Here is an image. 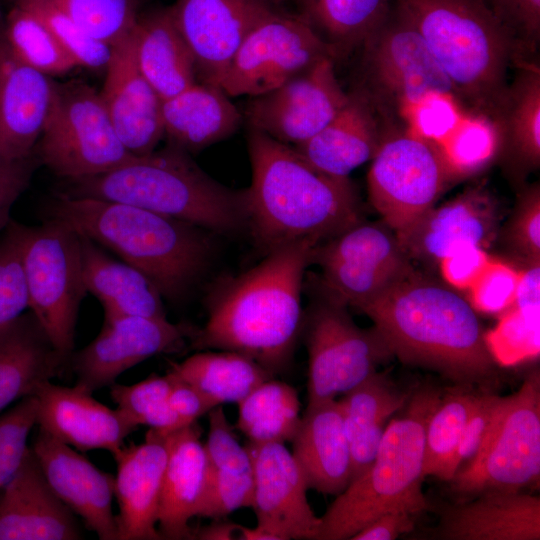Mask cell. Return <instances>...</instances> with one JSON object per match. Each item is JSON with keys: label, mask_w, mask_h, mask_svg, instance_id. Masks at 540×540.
I'll return each instance as SVG.
<instances>
[{"label": "cell", "mask_w": 540, "mask_h": 540, "mask_svg": "<svg viewBox=\"0 0 540 540\" xmlns=\"http://www.w3.org/2000/svg\"><path fill=\"white\" fill-rule=\"evenodd\" d=\"M318 244L306 239L279 247L227 279L210 296L207 321L194 329L191 349L234 351L274 376L285 372L301 335L303 278Z\"/></svg>", "instance_id": "obj_1"}, {"label": "cell", "mask_w": 540, "mask_h": 540, "mask_svg": "<svg viewBox=\"0 0 540 540\" xmlns=\"http://www.w3.org/2000/svg\"><path fill=\"white\" fill-rule=\"evenodd\" d=\"M393 356L433 370L456 385L493 391L496 362L474 308L414 271L359 305Z\"/></svg>", "instance_id": "obj_2"}, {"label": "cell", "mask_w": 540, "mask_h": 540, "mask_svg": "<svg viewBox=\"0 0 540 540\" xmlns=\"http://www.w3.org/2000/svg\"><path fill=\"white\" fill-rule=\"evenodd\" d=\"M248 228L267 252L301 240L326 241L361 222L349 177L321 171L293 146L249 130Z\"/></svg>", "instance_id": "obj_3"}, {"label": "cell", "mask_w": 540, "mask_h": 540, "mask_svg": "<svg viewBox=\"0 0 540 540\" xmlns=\"http://www.w3.org/2000/svg\"><path fill=\"white\" fill-rule=\"evenodd\" d=\"M46 218L111 250L170 300L188 293L211 257L206 229L126 203L59 193L47 205Z\"/></svg>", "instance_id": "obj_4"}, {"label": "cell", "mask_w": 540, "mask_h": 540, "mask_svg": "<svg viewBox=\"0 0 540 540\" xmlns=\"http://www.w3.org/2000/svg\"><path fill=\"white\" fill-rule=\"evenodd\" d=\"M67 182L60 192L67 196L126 203L219 234L248 228L246 189L215 181L187 152L172 146L133 155L110 171Z\"/></svg>", "instance_id": "obj_5"}, {"label": "cell", "mask_w": 540, "mask_h": 540, "mask_svg": "<svg viewBox=\"0 0 540 540\" xmlns=\"http://www.w3.org/2000/svg\"><path fill=\"white\" fill-rule=\"evenodd\" d=\"M412 22L458 100L490 124L516 65L513 39L485 0H391Z\"/></svg>", "instance_id": "obj_6"}, {"label": "cell", "mask_w": 540, "mask_h": 540, "mask_svg": "<svg viewBox=\"0 0 540 540\" xmlns=\"http://www.w3.org/2000/svg\"><path fill=\"white\" fill-rule=\"evenodd\" d=\"M441 392L424 387L413 394L383 434L368 468L336 496L321 516L317 540H348L379 515L403 509L413 515L427 511L423 492L427 420Z\"/></svg>", "instance_id": "obj_7"}, {"label": "cell", "mask_w": 540, "mask_h": 540, "mask_svg": "<svg viewBox=\"0 0 540 540\" xmlns=\"http://www.w3.org/2000/svg\"><path fill=\"white\" fill-rule=\"evenodd\" d=\"M25 278L28 309L57 351L70 360L83 282L81 236L65 223L46 218L37 226L9 221Z\"/></svg>", "instance_id": "obj_8"}, {"label": "cell", "mask_w": 540, "mask_h": 540, "mask_svg": "<svg viewBox=\"0 0 540 540\" xmlns=\"http://www.w3.org/2000/svg\"><path fill=\"white\" fill-rule=\"evenodd\" d=\"M37 153L67 181L105 173L133 156L118 137L100 92L80 80L53 81Z\"/></svg>", "instance_id": "obj_9"}, {"label": "cell", "mask_w": 540, "mask_h": 540, "mask_svg": "<svg viewBox=\"0 0 540 540\" xmlns=\"http://www.w3.org/2000/svg\"><path fill=\"white\" fill-rule=\"evenodd\" d=\"M367 81L364 91L379 109L420 108L440 97L460 104L449 78L436 61L426 42L408 19L391 6L361 45Z\"/></svg>", "instance_id": "obj_10"}, {"label": "cell", "mask_w": 540, "mask_h": 540, "mask_svg": "<svg viewBox=\"0 0 540 540\" xmlns=\"http://www.w3.org/2000/svg\"><path fill=\"white\" fill-rule=\"evenodd\" d=\"M540 475V376L528 374L504 396L495 422L476 455L459 468L451 488L463 498L485 492H521Z\"/></svg>", "instance_id": "obj_11"}, {"label": "cell", "mask_w": 540, "mask_h": 540, "mask_svg": "<svg viewBox=\"0 0 540 540\" xmlns=\"http://www.w3.org/2000/svg\"><path fill=\"white\" fill-rule=\"evenodd\" d=\"M460 178L442 145L413 129L381 142L367 175L369 199L398 234L435 206Z\"/></svg>", "instance_id": "obj_12"}, {"label": "cell", "mask_w": 540, "mask_h": 540, "mask_svg": "<svg viewBox=\"0 0 540 540\" xmlns=\"http://www.w3.org/2000/svg\"><path fill=\"white\" fill-rule=\"evenodd\" d=\"M346 307L323 294L303 313L301 334L308 353L307 406L344 395L393 357L375 328L357 326Z\"/></svg>", "instance_id": "obj_13"}, {"label": "cell", "mask_w": 540, "mask_h": 540, "mask_svg": "<svg viewBox=\"0 0 540 540\" xmlns=\"http://www.w3.org/2000/svg\"><path fill=\"white\" fill-rule=\"evenodd\" d=\"M336 55L299 13L280 8L259 21L235 52L218 86L229 97H257Z\"/></svg>", "instance_id": "obj_14"}, {"label": "cell", "mask_w": 540, "mask_h": 540, "mask_svg": "<svg viewBox=\"0 0 540 540\" xmlns=\"http://www.w3.org/2000/svg\"><path fill=\"white\" fill-rule=\"evenodd\" d=\"M323 294L357 308L413 272L395 232L386 224L359 222L315 246Z\"/></svg>", "instance_id": "obj_15"}, {"label": "cell", "mask_w": 540, "mask_h": 540, "mask_svg": "<svg viewBox=\"0 0 540 540\" xmlns=\"http://www.w3.org/2000/svg\"><path fill=\"white\" fill-rule=\"evenodd\" d=\"M334 60L324 58L280 87L252 97L245 111L249 127L293 147L316 135L349 99Z\"/></svg>", "instance_id": "obj_16"}, {"label": "cell", "mask_w": 540, "mask_h": 540, "mask_svg": "<svg viewBox=\"0 0 540 540\" xmlns=\"http://www.w3.org/2000/svg\"><path fill=\"white\" fill-rule=\"evenodd\" d=\"M193 332L194 328L167 318L104 314L101 331L72 353L69 367L76 385L93 393L110 387L123 372L154 355L179 351Z\"/></svg>", "instance_id": "obj_17"}, {"label": "cell", "mask_w": 540, "mask_h": 540, "mask_svg": "<svg viewBox=\"0 0 540 540\" xmlns=\"http://www.w3.org/2000/svg\"><path fill=\"white\" fill-rule=\"evenodd\" d=\"M253 464L251 508L264 540H317L321 517L312 509L304 474L285 443L246 445Z\"/></svg>", "instance_id": "obj_18"}, {"label": "cell", "mask_w": 540, "mask_h": 540, "mask_svg": "<svg viewBox=\"0 0 540 540\" xmlns=\"http://www.w3.org/2000/svg\"><path fill=\"white\" fill-rule=\"evenodd\" d=\"M277 0H175L172 13L200 82L218 86L240 44Z\"/></svg>", "instance_id": "obj_19"}, {"label": "cell", "mask_w": 540, "mask_h": 540, "mask_svg": "<svg viewBox=\"0 0 540 540\" xmlns=\"http://www.w3.org/2000/svg\"><path fill=\"white\" fill-rule=\"evenodd\" d=\"M31 448L57 497L101 540H118L112 500L115 476L38 428Z\"/></svg>", "instance_id": "obj_20"}, {"label": "cell", "mask_w": 540, "mask_h": 540, "mask_svg": "<svg viewBox=\"0 0 540 540\" xmlns=\"http://www.w3.org/2000/svg\"><path fill=\"white\" fill-rule=\"evenodd\" d=\"M33 396L38 428L82 452L103 449L114 454L138 428L122 410L107 407L76 384L46 381Z\"/></svg>", "instance_id": "obj_21"}, {"label": "cell", "mask_w": 540, "mask_h": 540, "mask_svg": "<svg viewBox=\"0 0 540 540\" xmlns=\"http://www.w3.org/2000/svg\"><path fill=\"white\" fill-rule=\"evenodd\" d=\"M498 222L494 199L482 187H473L433 206L396 237L409 258L439 263L461 245L488 247L496 236Z\"/></svg>", "instance_id": "obj_22"}, {"label": "cell", "mask_w": 540, "mask_h": 540, "mask_svg": "<svg viewBox=\"0 0 540 540\" xmlns=\"http://www.w3.org/2000/svg\"><path fill=\"white\" fill-rule=\"evenodd\" d=\"M100 95L114 129L133 155L155 150L164 137L162 100L141 73L133 31L115 44Z\"/></svg>", "instance_id": "obj_23"}, {"label": "cell", "mask_w": 540, "mask_h": 540, "mask_svg": "<svg viewBox=\"0 0 540 540\" xmlns=\"http://www.w3.org/2000/svg\"><path fill=\"white\" fill-rule=\"evenodd\" d=\"M75 514L49 486L28 447L13 476L0 487V540H77Z\"/></svg>", "instance_id": "obj_24"}, {"label": "cell", "mask_w": 540, "mask_h": 540, "mask_svg": "<svg viewBox=\"0 0 540 540\" xmlns=\"http://www.w3.org/2000/svg\"><path fill=\"white\" fill-rule=\"evenodd\" d=\"M53 80L22 61L10 47L0 13V159L34 154L52 97Z\"/></svg>", "instance_id": "obj_25"}, {"label": "cell", "mask_w": 540, "mask_h": 540, "mask_svg": "<svg viewBox=\"0 0 540 540\" xmlns=\"http://www.w3.org/2000/svg\"><path fill=\"white\" fill-rule=\"evenodd\" d=\"M112 455L117 464L118 540H162L157 525L168 455L165 434L149 429L144 442L123 445Z\"/></svg>", "instance_id": "obj_26"}, {"label": "cell", "mask_w": 540, "mask_h": 540, "mask_svg": "<svg viewBox=\"0 0 540 540\" xmlns=\"http://www.w3.org/2000/svg\"><path fill=\"white\" fill-rule=\"evenodd\" d=\"M445 540H539L540 498L492 491L445 507L435 531Z\"/></svg>", "instance_id": "obj_27"}, {"label": "cell", "mask_w": 540, "mask_h": 540, "mask_svg": "<svg viewBox=\"0 0 540 540\" xmlns=\"http://www.w3.org/2000/svg\"><path fill=\"white\" fill-rule=\"evenodd\" d=\"M197 422L165 434L158 530L163 539H195L190 519L197 516L206 485L207 458Z\"/></svg>", "instance_id": "obj_28"}, {"label": "cell", "mask_w": 540, "mask_h": 540, "mask_svg": "<svg viewBox=\"0 0 540 540\" xmlns=\"http://www.w3.org/2000/svg\"><path fill=\"white\" fill-rule=\"evenodd\" d=\"M292 454L309 489L337 496L352 480V457L338 400L307 406Z\"/></svg>", "instance_id": "obj_29"}, {"label": "cell", "mask_w": 540, "mask_h": 540, "mask_svg": "<svg viewBox=\"0 0 540 540\" xmlns=\"http://www.w3.org/2000/svg\"><path fill=\"white\" fill-rule=\"evenodd\" d=\"M371 98L359 90L316 135L294 148L312 165L337 177L349 174L375 155L382 142Z\"/></svg>", "instance_id": "obj_30"}, {"label": "cell", "mask_w": 540, "mask_h": 540, "mask_svg": "<svg viewBox=\"0 0 540 540\" xmlns=\"http://www.w3.org/2000/svg\"><path fill=\"white\" fill-rule=\"evenodd\" d=\"M208 420L207 477L197 516L215 520L252 506L254 474L250 453L238 442L221 405L208 412Z\"/></svg>", "instance_id": "obj_31"}, {"label": "cell", "mask_w": 540, "mask_h": 540, "mask_svg": "<svg viewBox=\"0 0 540 540\" xmlns=\"http://www.w3.org/2000/svg\"><path fill=\"white\" fill-rule=\"evenodd\" d=\"M69 367L31 311L0 331V411Z\"/></svg>", "instance_id": "obj_32"}, {"label": "cell", "mask_w": 540, "mask_h": 540, "mask_svg": "<svg viewBox=\"0 0 540 540\" xmlns=\"http://www.w3.org/2000/svg\"><path fill=\"white\" fill-rule=\"evenodd\" d=\"M161 111L164 136L170 146L187 153L231 136L243 119L219 86L203 82L163 100Z\"/></svg>", "instance_id": "obj_33"}, {"label": "cell", "mask_w": 540, "mask_h": 540, "mask_svg": "<svg viewBox=\"0 0 540 540\" xmlns=\"http://www.w3.org/2000/svg\"><path fill=\"white\" fill-rule=\"evenodd\" d=\"M133 36L138 67L162 101L197 83L194 57L171 6L138 15Z\"/></svg>", "instance_id": "obj_34"}, {"label": "cell", "mask_w": 540, "mask_h": 540, "mask_svg": "<svg viewBox=\"0 0 540 540\" xmlns=\"http://www.w3.org/2000/svg\"><path fill=\"white\" fill-rule=\"evenodd\" d=\"M81 263L86 291L101 302L104 314L167 318L162 295L145 274L84 236Z\"/></svg>", "instance_id": "obj_35"}, {"label": "cell", "mask_w": 540, "mask_h": 540, "mask_svg": "<svg viewBox=\"0 0 540 540\" xmlns=\"http://www.w3.org/2000/svg\"><path fill=\"white\" fill-rule=\"evenodd\" d=\"M410 395L377 371L338 400L351 451L352 480L371 464L389 421Z\"/></svg>", "instance_id": "obj_36"}, {"label": "cell", "mask_w": 540, "mask_h": 540, "mask_svg": "<svg viewBox=\"0 0 540 540\" xmlns=\"http://www.w3.org/2000/svg\"><path fill=\"white\" fill-rule=\"evenodd\" d=\"M517 74L490 122L497 151L506 149L523 167L540 163V68L538 61L517 64Z\"/></svg>", "instance_id": "obj_37"}, {"label": "cell", "mask_w": 540, "mask_h": 540, "mask_svg": "<svg viewBox=\"0 0 540 540\" xmlns=\"http://www.w3.org/2000/svg\"><path fill=\"white\" fill-rule=\"evenodd\" d=\"M170 371L191 384L213 406L239 403L264 381L275 377L252 358L234 351H198Z\"/></svg>", "instance_id": "obj_38"}, {"label": "cell", "mask_w": 540, "mask_h": 540, "mask_svg": "<svg viewBox=\"0 0 540 540\" xmlns=\"http://www.w3.org/2000/svg\"><path fill=\"white\" fill-rule=\"evenodd\" d=\"M236 428L248 442H291L301 421L297 390L290 384L268 379L238 403Z\"/></svg>", "instance_id": "obj_39"}, {"label": "cell", "mask_w": 540, "mask_h": 540, "mask_svg": "<svg viewBox=\"0 0 540 540\" xmlns=\"http://www.w3.org/2000/svg\"><path fill=\"white\" fill-rule=\"evenodd\" d=\"M300 12L336 57L360 47L381 22L391 0H298Z\"/></svg>", "instance_id": "obj_40"}, {"label": "cell", "mask_w": 540, "mask_h": 540, "mask_svg": "<svg viewBox=\"0 0 540 540\" xmlns=\"http://www.w3.org/2000/svg\"><path fill=\"white\" fill-rule=\"evenodd\" d=\"M478 394L473 387L456 385L441 395L425 429V477L434 476L446 482L453 479L459 469L457 448Z\"/></svg>", "instance_id": "obj_41"}, {"label": "cell", "mask_w": 540, "mask_h": 540, "mask_svg": "<svg viewBox=\"0 0 540 540\" xmlns=\"http://www.w3.org/2000/svg\"><path fill=\"white\" fill-rule=\"evenodd\" d=\"M4 32L14 53L47 76L66 74L79 67L46 24L19 4L12 2L4 17Z\"/></svg>", "instance_id": "obj_42"}, {"label": "cell", "mask_w": 540, "mask_h": 540, "mask_svg": "<svg viewBox=\"0 0 540 540\" xmlns=\"http://www.w3.org/2000/svg\"><path fill=\"white\" fill-rule=\"evenodd\" d=\"M170 388L169 373L152 374L131 385L114 383L110 386V395L117 408L138 427L147 426L149 429L168 434L182 428L168 402Z\"/></svg>", "instance_id": "obj_43"}, {"label": "cell", "mask_w": 540, "mask_h": 540, "mask_svg": "<svg viewBox=\"0 0 540 540\" xmlns=\"http://www.w3.org/2000/svg\"><path fill=\"white\" fill-rule=\"evenodd\" d=\"M36 14L79 67L105 70L113 46L95 38L48 0H12Z\"/></svg>", "instance_id": "obj_44"}, {"label": "cell", "mask_w": 540, "mask_h": 540, "mask_svg": "<svg viewBox=\"0 0 540 540\" xmlns=\"http://www.w3.org/2000/svg\"><path fill=\"white\" fill-rule=\"evenodd\" d=\"M85 31L112 46L134 29L137 0H48Z\"/></svg>", "instance_id": "obj_45"}, {"label": "cell", "mask_w": 540, "mask_h": 540, "mask_svg": "<svg viewBox=\"0 0 540 540\" xmlns=\"http://www.w3.org/2000/svg\"><path fill=\"white\" fill-rule=\"evenodd\" d=\"M540 307L512 305L485 342L496 363L513 365L539 354Z\"/></svg>", "instance_id": "obj_46"}, {"label": "cell", "mask_w": 540, "mask_h": 540, "mask_svg": "<svg viewBox=\"0 0 540 540\" xmlns=\"http://www.w3.org/2000/svg\"><path fill=\"white\" fill-rule=\"evenodd\" d=\"M37 423V401L25 397L0 416V487L20 466L28 449V437Z\"/></svg>", "instance_id": "obj_47"}, {"label": "cell", "mask_w": 540, "mask_h": 540, "mask_svg": "<svg viewBox=\"0 0 540 540\" xmlns=\"http://www.w3.org/2000/svg\"><path fill=\"white\" fill-rule=\"evenodd\" d=\"M487 4L514 41L516 65L535 62L540 44V0H488Z\"/></svg>", "instance_id": "obj_48"}, {"label": "cell", "mask_w": 540, "mask_h": 540, "mask_svg": "<svg viewBox=\"0 0 540 540\" xmlns=\"http://www.w3.org/2000/svg\"><path fill=\"white\" fill-rule=\"evenodd\" d=\"M0 239V331L28 309V294L16 240L5 228Z\"/></svg>", "instance_id": "obj_49"}, {"label": "cell", "mask_w": 540, "mask_h": 540, "mask_svg": "<svg viewBox=\"0 0 540 540\" xmlns=\"http://www.w3.org/2000/svg\"><path fill=\"white\" fill-rule=\"evenodd\" d=\"M520 271L499 261L490 260L469 289L471 305L484 313H499L514 303Z\"/></svg>", "instance_id": "obj_50"}, {"label": "cell", "mask_w": 540, "mask_h": 540, "mask_svg": "<svg viewBox=\"0 0 540 540\" xmlns=\"http://www.w3.org/2000/svg\"><path fill=\"white\" fill-rule=\"evenodd\" d=\"M503 400L504 396L493 391H482L478 394L457 448L456 463L459 468L462 462L471 460L481 448L493 427Z\"/></svg>", "instance_id": "obj_51"}, {"label": "cell", "mask_w": 540, "mask_h": 540, "mask_svg": "<svg viewBox=\"0 0 540 540\" xmlns=\"http://www.w3.org/2000/svg\"><path fill=\"white\" fill-rule=\"evenodd\" d=\"M510 234L515 247L531 263H538L540 257V190L538 185L529 188L522 196Z\"/></svg>", "instance_id": "obj_52"}, {"label": "cell", "mask_w": 540, "mask_h": 540, "mask_svg": "<svg viewBox=\"0 0 540 540\" xmlns=\"http://www.w3.org/2000/svg\"><path fill=\"white\" fill-rule=\"evenodd\" d=\"M490 260L484 248L465 244L445 255L439 261V266L441 275L448 284L457 289L469 290Z\"/></svg>", "instance_id": "obj_53"}, {"label": "cell", "mask_w": 540, "mask_h": 540, "mask_svg": "<svg viewBox=\"0 0 540 540\" xmlns=\"http://www.w3.org/2000/svg\"><path fill=\"white\" fill-rule=\"evenodd\" d=\"M35 166V154L20 160L0 159V230L8 225L10 210L28 187Z\"/></svg>", "instance_id": "obj_54"}, {"label": "cell", "mask_w": 540, "mask_h": 540, "mask_svg": "<svg viewBox=\"0 0 540 540\" xmlns=\"http://www.w3.org/2000/svg\"><path fill=\"white\" fill-rule=\"evenodd\" d=\"M168 373L171 377L168 402L182 427L197 422L215 408L191 384L170 370Z\"/></svg>", "instance_id": "obj_55"}, {"label": "cell", "mask_w": 540, "mask_h": 540, "mask_svg": "<svg viewBox=\"0 0 540 540\" xmlns=\"http://www.w3.org/2000/svg\"><path fill=\"white\" fill-rule=\"evenodd\" d=\"M414 516L403 509L387 511L368 523L351 540H394L414 529Z\"/></svg>", "instance_id": "obj_56"}, {"label": "cell", "mask_w": 540, "mask_h": 540, "mask_svg": "<svg viewBox=\"0 0 540 540\" xmlns=\"http://www.w3.org/2000/svg\"><path fill=\"white\" fill-rule=\"evenodd\" d=\"M512 305L521 307H540V266L531 263L525 269L520 270V279L516 297Z\"/></svg>", "instance_id": "obj_57"}, {"label": "cell", "mask_w": 540, "mask_h": 540, "mask_svg": "<svg viewBox=\"0 0 540 540\" xmlns=\"http://www.w3.org/2000/svg\"><path fill=\"white\" fill-rule=\"evenodd\" d=\"M244 526L215 519L210 524L194 530V538L200 540H242Z\"/></svg>", "instance_id": "obj_58"}]
</instances>
